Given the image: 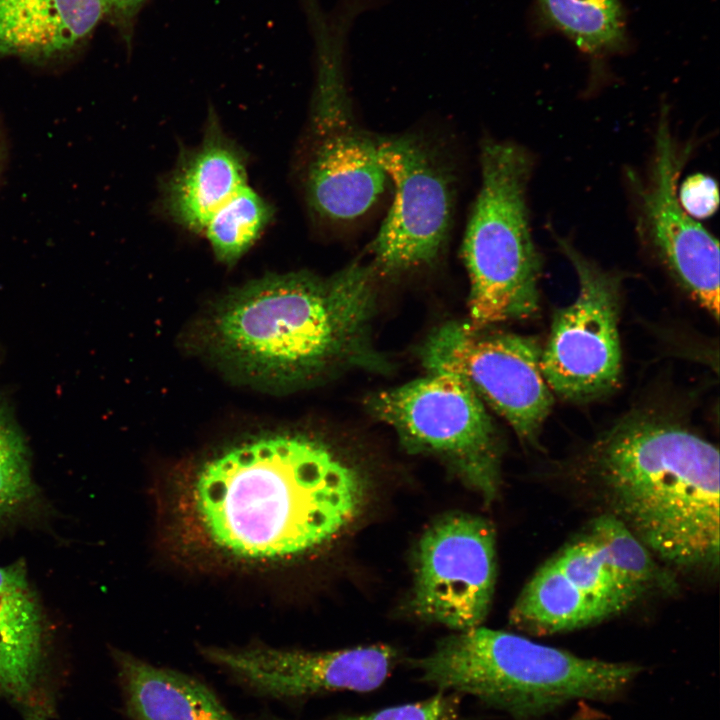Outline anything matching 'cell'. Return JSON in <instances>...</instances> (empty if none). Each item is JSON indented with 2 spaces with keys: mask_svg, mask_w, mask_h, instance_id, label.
Returning a JSON list of instances; mask_svg holds the SVG:
<instances>
[{
  "mask_svg": "<svg viewBox=\"0 0 720 720\" xmlns=\"http://www.w3.org/2000/svg\"><path fill=\"white\" fill-rule=\"evenodd\" d=\"M362 475L324 443L274 435L205 464L194 503L210 540L239 558L297 557L335 539L359 515Z\"/></svg>",
  "mask_w": 720,
  "mask_h": 720,
  "instance_id": "cell-1",
  "label": "cell"
},
{
  "mask_svg": "<svg viewBox=\"0 0 720 720\" xmlns=\"http://www.w3.org/2000/svg\"><path fill=\"white\" fill-rule=\"evenodd\" d=\"M377 280L370 263L354 261L327 278L299 271L249 282L218 307L213 346L242 374L273 385L386 371L372 336Z\"/></svg>",
  "mask_w": 720,
  "mask_h": 720,
  "instance_id": "cell-2",
  "label": "cell"
},
{
  "mask_svg": "<svg viewBox=\"0 0 720 720\" xmlns=\"http://www.w3.org/2000/svg\"><path fill=\"white\" fill-rule=\"evenodd\" d=\"M582 466L603 513L659 562L685 571L718 568L715 445L663 416L631 413L591 444Z\"/></svg>",
  "mask_w": 720,
  "mask_h": 720,
  "instance_id": "cell-3",
  "label": "cell"
},
{
  "mask_svg": "<svg viewBox=\"0 0 720 720\" xmlns=\"http://www.w3.org/2000/svg\"><path fill=\"white\" fill-rule=\"evenodd\" d=\"M410 665L437 691L471 696L513 720H541L570 704L616 702L643 672L638 663L583 657L482 625L440 639Z\"/></svg>",
  "mask_w": 720,
  "mask_h": 720,
  "instance_id": "cell-4",
  "label": "cell"
},
{
  "mask_svg": "<svg viewBox=\"0 0 720 720\" xmlns=\"http://www.w3.org/2000/svg\"><path fill=\"white\" fill-rule=\"evenodd\" d=\"M675 584L664 564L619 521L601 513L535 571L509 622L534 636L571 632L670 592Z\"/></svg>",
  "mask_w": 720,
  "mask_h": 720,
  "instance_id": "cell-5",
  "label": "cell"
},
{
  "mask_svg": "<svg viewBox=\"0 0 720 720\" xmlns=\"http://www.w3.org/2000/svg\"><path fill=\"white\" fill-rule=\"evenodd\" d=\"M480 168L461 246L469 278L467 322L475 328L534 316L542 273L526 201L530 153L510 141L486 139Z\"/></svg>",
  "mask_w": 720,
  "mask_h": 720,
  "instance_id": "cell-6",
  "label": "cell"
},
{
  "mask_svg": "<svg viewBox=\"0 0 720 720\" xmlns=\"http://www.w3.org/2000/svg\"><path fill=\"white\" fill-rule=\"evenodd\" d=\"M345 43L335 35L316 39L317 79L301 168L310 213L336 226L365 216L390 184L378 160L377 137L362 129L353 113Z\"/></svg>",
  "mask_w": 720,
  "mask_h": 720,
  "instance_id": "cell-7",
  "label": "cell"
},
{
  "mask_svg": "<svg viewBox=\"0 0 720 720\" xmlns=\"http://www.w3.org/2000/svg\"><path fill=\"white\" fill-rule=\"evenodd\" d=\"M365 407L407 452L437 457L485 503L501 485L502 445L486 405L451 372H427L370 394Z\"/></svg>",
  "mask_w": 720,
  "mask_h": 720,
  "instance_id": "cell-8",
  "label": "cell"
},
{
  "mask_svg": "<svg viewBox=\"0 0 720 720\" xmlns=\"http://www.w3.org/2000/svg\"><path fill=\"white\" fill-rule=\"evenodd\" d=\"M377 156L393 200L369 245V263L378 278L429 267L441 256L452 228V162L438 144L408 133L377 137Z\"/></svg>",
  "mask_w": 720,
  "mask_h": 720,
  "instance_id": "cell-9",
  "label": "cell"
},
{
  "mask_svg": "<svg viewBox=\"0 0 720 720\" xmlns=\"http://www.w3.org/2000/svg\"><path fill=\"white\" fill-rule=\"evenodd\" d=\"M541 353L535 337L456 320L434 329L420 350L427 372L461 377L530 443L537 441L554 405V394L541 371Z\"/></svg>",
  "mask_w": 720,
  "mask_h": 720,
  "instance_id": "cell-10",
  "label": "cell"
},
{
  "mask_svg": "<svg viewBox=\"0 0 720 720\" xmlns=\"http://www.w3.org/2000/svg\"><path fill=\"white\" fill-rule=\"evenodd\" d=\"M559 247L578 278V294L555 311L540 366L554 395L587 402L613 391L620 379V279L585 257L568 241Z\"/></svg>",
  "mask_w": 720,
  "mask_h": 720,
  "instance_id": "cell-11",
  "label": "cell"
},
{
  "mask_svg": "<svg viewBox=\"0 0 720 720\" xmlns=\"http://www.w3.org/2000/svg\"><path fill=\"white\" fill-rule=\"evenodd\" d=\"M496 575L492 524L471 513H446L417 543L412 610L418 618L456 632L481 626L492 604Z\"/></svg>",
  "mask_w": 720,
  "mask_h": 720,
  "instance_id": "cell-12",
  "label": "cell"
},
{
  "mask_svg": "<svg viewBox=\"0 0 720 720\" xmlns=\"http://www.w3.org/2000/svg\"><path fill=\"white\" fill-rule=\"evenodd\" d=\"M201 653L253 693L279 700L374 691L387 680L398 659L396 650L383 644L329 651L205 647Z\"/></svg>",
  "mask_w": 720,
  "mask_h": 720,
  "instance_id": "cell-13",
  "label": "cell"
},
{
  "mask_svg": "<svg viewBox=\"0 0 720 720\" xmlns=\"http://www.w3.org/2000/svg\"><path fill=\"white\" fill-rule=\"evenodd\" d=\"M687 151L685 152V154ZM678 149L662 111L648 183L638 185L641 232L679 284L719 318V245L681 207L677 179L686 160Z\"/></svg>",
  "mask_w": 720,
  "mask_h": 720,
  "instance_id": "cell-14",
  "label": "cell"
},
{
  "mask_svg": "<svg viewBox=\"0 0 720 720\" xmlns=\"http://www.w3.org/2000/svg\"><path fill=\"white\" fill-rule=\"evenodd\" d=\"M247 185L240 149L211 120L200 145L181 154L163 185V205L174 222L203 233L211 215Z\"/></svg>",
  "mask_w": 720,
  "mask_h": 720,
  "instance_id": "cell-15",
  "label": "cell"
},
{
  "mask_svg": "<svg viewBox=\"0 0 720 720\" xmlns=\"http://www.w3.org/2000/svg\"><path fill=\"white\" fill-rule=\"evenodd\" d=\"M102 18L100 0H0V58L63 61L86 43Z\"/></svg>",
  "mask_w": 720,
  "mask_h": 720,
  "instance_id": "cell-16",
  "label": "cell"
},
{
  "mask_svg": "<svg viewBox=\"0 0 720 720\" xmlns=\"http://www.w3.org/2000/svg\"><path fill=\"white\" fill-rule=\"evenodd\" d=\"M46 619L23 562L0 565V689L30 696L40 670Z\"/></svg>",
  "mask_w": 720,
  "mask_h": 720,
  "instance_id": "cell-17",
  "label": "cell"
},
{
  "mask_svg": "<svg viewBox=\"0 0 720 720\" xmlns=\"http://www.w3.org/2000/svg\"><path fill=\"white\" fill-rule=\"evenodd\" d=\"M129 715L135 720H237L204 682L114 651Z\"/></svg>",
  "mask_w": 720,
  "mask_h": 720,
  "instance_id": "cell-18",
  "label": "cell"
},
{
  "mask_svg": "<svg viewBox=\"0 0 720 720\" xmlns=\"http://www.w3.org/2000/svg\"><path fill=\"white\" fill-rule=\"evenodd\" d=\"M545 20L592 54L624 47L625 21L618 0H537Z\"/></svg>",
  "mask_w": 720,
  "mask_h": 720,
  "instance_id": "cell-19",
  "label": "cell"
},
{
  "mask_svg": "<svg viewBox=\"0 0 720 720\" xmlns=\"http://www.w3.org/2000/svg\"><path fill=\"white\" fill-rule=\"evenodd\" d=\"M41 509L25 440L0 401V529L31 520Z\"/></svg>",
  "mask_w": 720,
  "mask_h": 720,
  "instance_id": "cell-20",
  "label": "cell"
},
{
  "mask_svg": "<svg viewBox=\"0 0 720 720\" xmlns=\"http://www.w3.org/2000/svg\"><path fill=\"white\" fill-rule=\"evenodd\" d=\"M272 216L271 205L247 184L211 215L203 234L216 258L231 265L255 243Z\"/></svg>",
  "mask_w": 720,
  "mask_h": 720,
  "instance_id": "cell-21",
  "label": "cell"
},
{
  "mask_svg": "<svg viewBox=\"0 0 720 720\" xmlns=\"http://www.w3.org/2000/svg\"><path fill=\"white\" fill-rule=\"evenodd\" d=\"M249 720H285L273 716H261ZM321 720H464L460 710L459 696L437 691L433 696L412 703L386 707L362 714H342Z\"/></svg>",
  "mask_w": 720,
  "mask_h": 720,
  "instance_id": "cell-22",
  "label": "cell"
},
{
  "mask_svg": "<svg viewBox=\"0 0 720 720\" xmlns=\"http://www.w3.org/2000/svg\"><path fill=\"white\" fill-rule=\"evenodd\" d=\"M681 207L694 219L712 216L719 205L716 181L702 173L687 177L677 193Z\"/></svg>",
  "mask_w": 720,
  "mask_h": 720,
  "instance_id": "cell-23",
  "label": "cell"
},
{
  "mask_svg": "<svg viewBox=\"0 0 720 720\" xmlns=\"http://www.w3.org/2000/svg\"><path fill=\"white\" fill-rule=\"evenodd\" d=\"M146 0H100L103 18H106L129 44L132 40L136 17Z\"/></svg>",
  "mask_w": 720,
  "mask_h": 720,
  "instance_id": "cell-24",
  "label": "cell"
},
{
  "mask_svg": "<svg viewBox=\"0 0 720 720\" xmlns=\"http://www.w3.org/2000/svg\"><path fill=\"white\" fill-rule=\"evenodd\" d=\"M601 710L589 703H580L577 710L567 720H603Z\"/></svg>",
  "mask_w": 720,
  "mask_h": 720,
  "instance_id": "cell-25",
  "label": "cell"
},
{
  "mask_svg": "<svg viewBox=\"0 0 720 720\" xmlns=\"http://www.w3.org/2000/svg\"><path fill=\"white\" fill-rule=\"evenodd\" d=\"M6 161V143H5V137L3 134L2 127L0 125V177L2 175L4 165Z\"/></svg>",
  "mask_w": 720,
  "mask_h": 720,
  "instance_id": "cell-26",
  "label": "cell"
}]
</instances>
